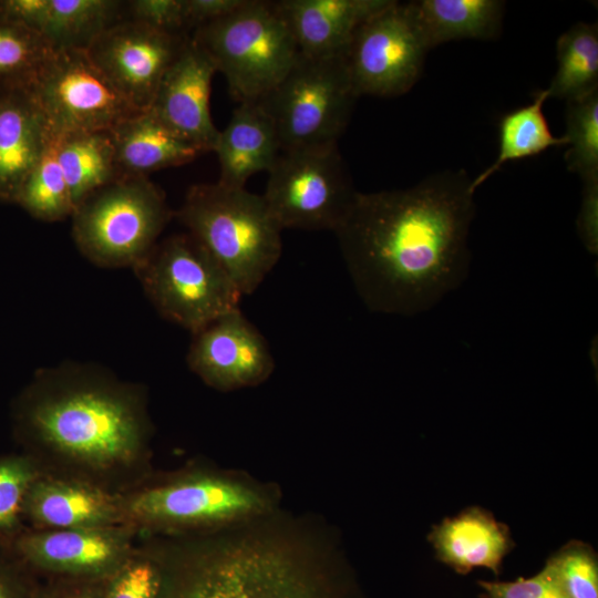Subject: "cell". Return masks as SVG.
I'll return each instance as SVG.
<instances>
[{
    "instance_id": "6da1fadb",
    "label": "cell",
    "mask_w": 598,
    "mask_h": 598,
    "mask_svg": "<svg viewBox=\"0 0 598 598\" xmlns=\"http://www.w3.org/2000/svg\"><path fill=\"white\" fill-rule=\"evenodd\" d=\"M474 193L464 171L432 174L405 189L357 193L334 233L370 310L414 316L463 282Z\"/></svg>"
},
{
    "instance_id": "7a4b0ae2",
    "label": "cell",
    "mask_w": 598,
    "mask_h": 598,
    "mask_svg": "<svg viewBox=\"0 0 598 598\" xmlns=\"http://www.w3.org/2000/svg\"><path fill=\"white\" fill-rule=\"evenodd\" d=\"M16 422L41 474L124 494L150 477L153 425L144 386L94 363L40 370Z\"/></svg>"
},
{
    "instance_id": "3957f363",
    "label": "cell",
    "mask_w": 598,
    "mask_h": 598,
    "mask_svg": "<svg viewBox=\"0 0 598 598\" xmlns=\"http://www.w3.org/2000/svg\"><path fill=\"white\" fill-rule=\"evenodd\" d=\"M161 568L156 598H329L309 551L264 534L151 545Z\"/></svg>"
},
{
    "instance_id": "277c9868",
    "label": "cell",
    "mask_w": 598,
    "mask_h": 598,
    "mask_svg": "<svg viewBox=\"0 0 598 598\" xmlns=\"http://www.w3.org/2000/svg\"><path fill=\"white\" fill-rule=\"evenodd\" d=\"M217 260L240 293H252L278 262L282 229L262 195L221 184L189 188L175 213Z\"/></svg>"
},
{
    "instance_id": "5b68a950",
    "label": "cell",
    "mask_w": 598,
    "mask_h": 598,
    "mask_svg": "<svg viewBox=\"0 0 598 598\" xmlns=\"http://www.w3.org/2000/svg\"><path fill=\"white\" fill-rule=\"evenodd\" d=\"M126 524L140 534L212 530L255 522L271 508L270 496L243 480L192 471L122 494Z\"/></svg>"
},
{
    "instance_id": "8992f818",
    "label": "cell",
    "mask_w": 598,
    "mask_h": 598,
    "mask_svg": "<svg viewBox=\"0 0 598 598\" xmlns=\"http://www.w3.org/2000/svg\"><path fill=\"white\" fill-rule=\"evenodd\" d=\"M192 39L207 54L238 103L257 102L296 62L299 50L274 1L245 0L229 14L195 29Z\"/></svg>"
},
{
    "instance_id": "52a82bcc",
    "label": "cell",
    "mask_w": 598,
    "mask_h": 598,
    "mask_svg": "<svg viewBox=\"0 0 598 598\" xmlns=\"http://www.w3.org/2000/svg\"><path fill=\"white\" fill-rule=\"evenodd\" d=\"M171 216L164 193L147 176L122 175L75 207L72 236L93 265L133 269L158 243Z\"/></svg>"
},
{
    "instance_id": "ba28073f",
    "label": "cell",
    "mask_w": 598,
    "mask_h": 598,
    "mask_svg": "<svg viewBox=\"0 0 598 598\" xmlns=\"http://www.w3.org/2000/svg\"><path fill=\"white\" fill-rule=\"evenodd\" d=\"M133 270L156 311L192 333L239 308L243 297L223 267L189 233L158 241Z\"/></svg>"
},
{
    "instance_id": "9c48e42d",
    "label": "cell",
    "mask_w": 598,
    "mask_h": 598,
    "mask_svg": "<svg viewBox=\"0 0 598 598\" xmlns=\"http://www.w3.org/2000/svg\"><path fill=\"white\" fill-rule=\"evenodd\" d=\"M357 99L344 55L299 53L285 78L257 103L272 120L283 152L338 144Z\"/></svg>"
},
{
    "instance_id": "30bf717a",
    "label": "cell",
    "mask_w": 598,
    "mask_h": 598,
    "mask_svg": "<svg viewBox=\"0 0 598 598\" xmlns=\"http://www.w3.org/2000/svg\"><path fill=\"white\" fill-rule=\"evenodd\" d=\"M31 95L51 136L75 132L110 131L142 112L103 75L86 50H53L27 80Z\"/></svg>"
},
{
    "instance_id": "8fae6325",
    "label": "cell",
    "mask_w": 598,
    "mask_h": 598,
    "mask_svg": "<svg viewBox=\"0 0 598 598\" xmlns=\"http://www.w3.org/2000/svg\"><path fill=\"white\" fill-rule=\"evenodd\" d=\"M262 195L281 229L336 230L357 190L338 144L283 151Z\"/></svg>"
},
{
    "instance_id": "7c38bea8",
    "label": "cell",
    "mask_w": 598,
    "mask_h": 598,
    "mask_svg": "<svg viewBox=\"0 0 598 598\" xmlns=\"http://www.w3.org/2000/svg\"><path fill=\"white\" fill-rule=\"evenodd\" d=\"M427 51L410 1L391 0L358 29L346 52L357 96L409 92L421 76Z\"/></svg>"
},
{
    "instance_id": "4fadbf2b",
    "label": "cell",
    "mask_w": 598,
    "mask_h": 598,
    "mask_svg": "<svg viewBox=\"0 0 598 598\" xmlns=\"http://www.w3.org/2000/svg\"><path fill=\"white\" fill-rule=\"evenodd\" d=\"M140 535L132 525L94 528L22 529L6 538L30 570L72 579L111 577L133 554Z\"/></svg>"
},
{
    "instance_id": "5bb4252c",
    "label": "cell",
    "mask_w": 598,
    "mask_h": 598,
    "mask_svg": "<svg viewBox=\"0 0 598 598\" xmlns=\"http://www.w3.org/2000/svg\"><path fill=\"white\" fill-rule=\"evenodd\" d=\"M190 35H174L122 19L86 49L109 82L137 110L151 107L158 85Z\"/></svg>"
},
{
    "instance_id": "9a60e30c",
    "label": "cell",
    "mask_w": 598,
    "mask_h": 598,
    "mask_svg": "<svg viewBox=\"0 0 598 598\" xmlns=\"http://www.w3.org/2000/svg\"><path fill=\"white\" fill-rule=\"evenodd\" d=\"M186 360L196 375L220 391L257 385L275 368L266 339L239 308L193 333Z\"/></svg>"
},
{
    "instance_id": "2e32d148",
    "label": "cell",
    "mask_w": 598,
    "mask_h": 598,
    "mask_svg": "<svg viewBox=\"0 0 598 598\" xmlns=\"http://www.w3.org/2000/svg\"><path fill=\"white\" fill-rule=\"evenodd\" d=\"M215 73L210 59L189 37L164 74L148 109L203 153L214 151L219 135L209 109Z\"/></svg>"
},
{
    "instance_id": "e0dca14e",
    "label": "cell",
    "mask_w": 598,
    "mask_h": 598,
    "mask_svg": "<svg viewBox=\"0 0 598 598\" xmlns=\"http://www.w3.org/2000/svg\"><path fill=\"white\" fill-rule=\"evenodd\" d=\"M23 518L34 529L128 525L122 494L44 474L37 477L28 492Z\"/></svg>"
},
{
    "instance_id": "ac0fdd59",
    "label": "cell",
    "mask_w": 598,
    "mask_h": 598,
    "mask_svg": "<svg viewBox=\"0 0 598 598\" xmlns=\"http://www.w3.org/2000/svg\"><path fill=\"white\" fill-rule=\"evenodd\" d=\"M391 0H279L274 4L299 53L333 58L346 52L358 29Z\"/></svg>"
},
{
    "instance_id": "d6986e66",
    "label": "cell",
    "mask_w": 598,
    "mask_h": 598,
    "mask_svg": "<svg viewBox=\"0 0 598 598\" xmlns=\"http://www.w3.org/2000/svg\"><path fill=\"white\" fill-rule=\"evenodd\" d=\"M0 84V200L16 203L51 135L25 87L20 82Z\"/></svg>"
},
{
    "instance_id": "ffe728a7",
    "label": "cell",
    "mask_w": 598,
    "mask_h": 598,
    "mask_svg": "<svg viewBox=\"0 0 598 598\" xmlns=\"http://www.w3.org/2000/svg\"><path fill=\"white\" fill-rule=\"evenodd\" d=\"M427 538L436 558L461 575L482 567L498 576L505 556L515 546L507 525L477 506L444 518Z\"/></svg>"
},
{
    "instance_id": "44dd1931",
    "label": "cell",
    "mask_w": 598,
    "mask_h": 598,
    "mask_svg": "<svg viewBox=\"0 0 598 598\" xmlns=\"http://www.w3.org/2000/svg\"><path fill=\"white\" fill-rule=\"evenodd\" d=\"M220 175L218 183L245 188L247 181L269 172L281 153L272 120L257 102L239 103L214 147Z\"/></svg>"
},
{
    "instance_id": "7402d4cb",
    "label": "cell",
    "mask_w": 598,
    "mask_h": 598,
    "mask_svg": "<svg viewBox=\"0 0 598 598\" xmlns=\"http://www.w3.org/2000/svg\"><path fill=\"white\" fill-rule=\"evenodd\" d=\"M120 175H143L194 161L203 152L150 110L125 118L110 131Z\"/></svg>"
},
{
    "instance_id": "603a6c76",
    "label": "cell",
    "mask_w": 598,
    "mask_h": 598,
    "mask_svg": "<svg viewBox=\"0 0 598 598\" xmlns=\"http://www.w3.org/2000/svg\"><path fill=\"white\" fill-rule=\"evenodd\" d=\"M410 4L429 50L462 39L493 40L502 31L504 1L417 0Z\"/></svg>"
},
{
    "instance_id": "cb8c5ba5",
    "label": "cell",
    "mask_w": 598,
    "mask_h": 598,
    "mask_svg": "<svg viewBox=\"0 0 598 598\" xmlns=\"http://www.w3.org/2000/svg\"><path fill=\"white\" fill-rule=\"evenodd\" d=\"M56 153L74 209L94 192L121 176L109 131L59 136Z\"/></svg>"
},
{
    "instance_id": "d4e9b609",
    "label": "cell",
    "mask_w": 598,
    "mask_h": 598,
    "mask_svg": "<svg viewBox=\"0 0 598 598\" xmlns=\"http://www.w3.org/2000/svg\"><path fill=\"white\" fill-rule=\"evenodd\" d=\"M122 7L115 0H48L38 33L54 50H86L122 20Z\"/></svg>"
},
{
    "instance_id": "484cf974",
    "label": "cell",
    "mask_w": 598,
    "mask_h": 598,
    "mask_svg": "<svg viewBox=\"0 0 598 598\" xmlns=\"http://www.w3.org/2000/svg\"><path fill=\"white\" fill-rule=\"evenodd\" d=\"M549 97L546 89L535 93L533 102L505 114L499 122V147L495 162L475 178L472 188L477 189L504 164L535 156L555 146L568 144L565 135L555 136L544 114Z\"/></svg>"
},
{
    "instance_id": "4316f807",
    "label": "cell",
    "mask_w": 598,
    "mask_h": 598,
    "mask_svg": "<svg viewBox=\"0 0 598 598\" xmlns=\"http://www.w3.org/2000/svg\"><path fill=\"white\" fill-rule=\"evenodd\" d=\"M557 71L546 89L566 102L598 89V25L577 22L556 43Z\"/></svg>"
},
{
    "instance_id": "83f0119b",
    "label": "cell",
    "mask_w": 598,
    "mask_h": 598,
    "mask_svg": "<svg viewBox=\"0 0 598 598\" xmlns=\"http://www.w3.org/2000/svg\"><path fill=\"white\" fill-rule=\"evenodd\" d=\"M16 203L33 217L45 221H59L72 216L74 206L58 159L55 136H51Z\"/></svg>"
},
{
    "instance_id": "f1b7e54d",
    "label": "cell",
    "mask_w": 598,
    "mask_h": 598,
    "mask_svg": "<svg viewBox=\"0 0 598 598\" xmlns=\"http://www.w3.org/2000/svg\"><path fill=\"white\" fill-rule=\"evenodd\" d=\"M565 162L582 182L598 178V89L568 101Z\"/></svg>"
},
{
    "instance_id": "f546056e",
    "label": "cell",
    "mask_w": 598,
    "mask_h": 598,
    "mask_svg": "<svg viewBox=\"0 0 598 598\" xmlns=\"http://www.w3.org/2000/svg\"><path fill=\"white\" fill-rule=\"evenodd\" d=\"M53 50L34 30L0 19V82L27 80Z\"/></svg>"
},
{
    "instance_id": "4dcf8cb0",
    "label": "cell",
    "mask_w": 598,
    "mask_h": 598,
    "mask_svg": "<svg viewBox=\"0 0 598 598\" xmlns=\"http://www.w3.org/2000/svg\"><path fill=\"white\" fill-rule=\"evenodd\" d=\"M41 474L25 453L0 457V538L21 532L28 492Z\"/></svg>"
},
{
    "instance_id": "1f68e13d",
    "label": "cell",
    "mask_w": 598,
    "mask_h": 598,
    "mask_svg": "<svg viewBox=\"0 0 598 598\" xmlns=\"http://www.w3.org/2000/svg\"><path fill=\"white\" fill-rule=\"evenodd\" d=\"M546 565L566 598H598V558L590 545L570 540Z\"/></svg>"
},
{
    "instance_id": "d6a6232c",
    "label": "cell",
    "mask_w": 598,
    "mask_h": 598,
    "mask_svg": "<svg viewBox=\"0 0 598 598\" xmlns=\"http://www.w3.org/2000/svg\"><path fill=\"white\" fill-rule=\"evenodd\" d=\"M161 568L148 546L137 547L107 579L104 598H156Z\"/></svg>"
},
{
    "instance_id": "836d02e7",
    "label": "cell",
    "mask_w": 598,
    "mask_h": 598,
    "mask_svg": "<svg viewBox=\"0 0 598 598\" xmlns=\"http://www.w3.org/2000/svg\"><path fill=\"white\" fill-rule=\"evenodd\" d=\"M127 8L132 20L174 35H190L185 0H134Z\"/></svg>"
},
{
    "instance_id": "e575fe53",
    "label": "cell",
    "mask_w": 598,
    "mask_h": 598,
    "mask_svg": "<svg viewBox=\"0 0 598 598\" xmlns=\"http://www.w3.org/2000/svg\"><path fill=\"white\" fill-rule=\"evenodd\" d=\"M482 598H566L551 570L544 568L533 577L514 581H478Z\"/></svg>"
},
{
    "instance_id": "d590c367",
    "label": "cell",
    "mask_w": 598,
    "mask_h": 598,
    "mask_svg": "<svg viewBox=\"0 0 598 598\" xmlns=\"http://www.w3.org/2000/svg\"><path fill=\"white\" fill-rule=\"evenodd\" d=\"M29 571L8 540L0 538V598H37L28 581Z\"/></svg>"
},
{
    "instance_id": "8d00e7d4",
    "label": "cell",
    "mask_w": 598,
    "mask_h": 598,
    "mask_svg": "<svg viewBox=\"0 0 598 598\" xmlns=\"http://www.w3.org/2000/svg\"><path fill=\"white\" fill-rule=\"evenodd\" d=\"M576 229L584 247L591 255L598 252V178L582 182V193Z\"/></svg>"
},
{
    "instance_id": "74e56055",
    "label": "cell",
    "mask_w": 598,
    "mask_h": 598,
    "mask_svg": "<svg viewBox=\"0 0 598 598\" xmlns=\"http://www.w3.org/2000/svg\"><path fill=\"white\" fill-rule=\"evenodd\" d=\"M245 0H185L186 14L190 31L198 27L229 14Z\"/></svg>"
},
{
    "instance_id": "f35d334b",
    "label": "cell",
    "mask_w": 598,
    "mask_h": 598,
    "mask_svg": "<svg viewBox=\"0 0 598 598\" xmlns=\"http://www.w3.org/2000/svg\"><path fill=\"white\" fill-rule=\"evenodd\" d=\"M109 578L73 579L71 585L56 592L52 598H104Z\"/></svg>"
}]
</instances>
